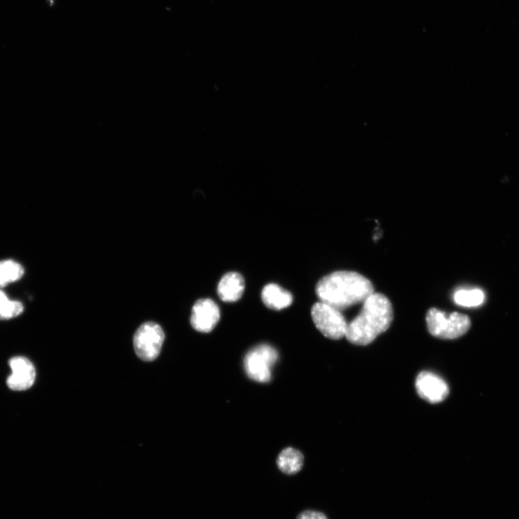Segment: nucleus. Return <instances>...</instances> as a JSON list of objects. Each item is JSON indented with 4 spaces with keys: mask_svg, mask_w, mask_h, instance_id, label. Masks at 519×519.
<instances>
[{
    "mask_svg": "<svg viewBox=\"0 0 519 519\" xmlns=\"http://www.w3.org/2000/svg\"><path fill=\"white\" fill-rule=\"evenodd\" d=\"M277 464L280 471L286 475H295L303 467L304 457L300 451L286 448L279 455Z\"/></svg>",
    "mask_w": 519,
    "mask_h": 519,
    "instance_id": "12",
    "label": "nucleus"
},
{
    "mask_svg": "<svg viewBox=\"0 0 519 519\" xmlns=\"http://www.w3.org/2000/svg\"><path fill=\"white\" fill-rule=\"evenodd\" d=\"M220 319L218 305L210 299L198 300L192 309L191 323L200 332H210Z\"/></svg>",
    "mask_w": 519,
    "mask_h": 519,
    "instance_id": "8",
    "label": "nucleus"
},
{
    "mask_svg": "<svg viewBox=\"0 0 519 519\" xmlns=\"http://www.w3.org/2000/svg\"><path fill=\"white\" fill-rule=\"evenodd\" d=\"M24 307L19 301L11 300L0 288V320H10L24 312Z\"/></svg>",
    "mask_w": 519,
    "mask_h": 519,
    "instance_id": "15",
    "label": "nucleus"
},
{
    "mask_svg": "<svg viewBox=\"0 0 519 519\" xmlns=\"http://www.w3.org/2000/svg\"><path fill=\"white\" fill-rule=\"evenodd\" d=\"M416 387L419 396L431 403L444 401L449 392L445 381L430 372H423L418 374Z\"/></svg>",
    "mask_w": 519,
    "mask_h": 519,
    "instance_id": "9",
    "label": "nucleus"
},
{
    "mask_svg": "<svg viewBox=\"0 0 519 519\" xmlns=\"http://www.w3.org/2000/svg\"><path fill=\"white\" fill-rule=\"evenodd\" d=\"M374 293L372 283L353 272H336L323 277L316 286L320 302L342 310L364 303Z\"/></svg>",
    "mask_w": 519,
    "mask_h": 519,
    "instance_id": "1",
    "label": "nucleus"
},
{
    "mask_svg": "<svg viewBox=\"0 0 519 519\" xmlns=\"http://www.w3.org/2000/svg\"><path fill=\"white\" fill-rule=\"evenodd\" d=\"M454 300L457 305L462 307H478L484 303L485 294L481 289H462L455 293Z\"/></svg>",
    "mask_w": 519,
    "mask_h": 519,
    "instance_id": "14",
    "label": "nucleus"
},
{
    "mask_svg": "<svg viewBox=\"0 0 519 519\" xmlns=\"http://www.w3.org/2000/svg\"><path fill=\"white\" fill-rule=\"evenodd\" d=\"M426 323L428 331L442 339H455L465 335L471 326L467 315L458 312L447 314L437 308L427 311Z\"/></svg>",
    "mask_w": 519,
    "mask_h": 519,
    "instance_id": "3",
    "label": "nucleus"
},
{
    "mask_svg": "<svg viewBox=\"0 0 519 519\" xmlns=\"http://www.w3.org/2000/svg\"><path fill=\"white\" fill-rule=\"evenodd\" d=\"M312 318L323 335L332 340H338L346 335L349 323L341 310L319 302L312 308Z\"/></svg>",
    "mask_w": 519,
    "mask_h": 519,
    "instance_id": "4",
    "label": "nucleus"
},
{
    "mask_svg": "<svg viewBox=\"0 0 519 519\" xmlns=\"http://www.w3.org/2000/svg\"><path fill=\"white\" fill-rule=\"evenodd\" d=\"M9 365L12 374L7 379V385L14 391H24L31 388L36 379V370L31 360L25 357L11 358Z\"/></svg>",
    "mask_w": 519,
    "mask_h": 519,
    "instance_id": "7",
    "label": "nucleus"
},
{
    "mask_svg": "<svg viewBox=\"0 0 519 519\" xmlns=\"http://www.w3.org/2000/svg\"><path fill=\"white\" fill-rule=\"evenodd\" d=\"M164 341L165 333L159 325L145 323L134 335V350L145 362H152L159 356Z\"/></svg>",
    "mask_w": 519,
    "mask_h": 519,
    "instance_id": "6",
    "label": "nucleus"
},
{
    "mask_svg": "<svg viewBox=\"0 0 519 519\" xmlns=\"http://www.w3.org/2000/svg\"><path fill=\"white\" fill-rule=\"evenodd\" d=\"M297 519H328V518L321 511L305 510L298 516Z\"/></svg>",
    "mask_w": 519,
    "mask_h": 519,
    "instance_id": "16",
    "label": "nucleus"
},
{
    "mask_svg": "<svg viewBox=\"0 0 519 519\" xmlns=\"http://www.w3.org/2000/svg\"><path fill=\"white\" fill-rule=\"evenodd\" d=\"M277 351L268 345L258 346L245 356L244 365L248 377L258 382H268L277 362Z\"/></svg>",
    "mask_w": 519,
    "mask_h": 519,
    "instance_id": "5",
    "label": "nucleus"
},
{
    "mask_svg": "<svg viewBox=\"0 0 519 519\" xmlns=\"http://www.w3.org/2000/svg\"><path fill=\"white\" fill-rule=\"evenodd\" d=\"M244 287L242 276L236 272H230L220 280L217 288L218 295L223 302H235L242 298Z\"/></svg>",
    "mask_w": 519,
    "mask_h": 519,
    "instance_id": "10",
    "label": "nucleus"
},
{
    "mask_svg": "<svg viewBox=\"0 0 519 519\" xmlns=\"http://www.w3.org/2000/svg\"><path fill=\"white\" fill-rule=\"evenodd\" d=\"M261 298L267 307L275 310L285 309L293 302L291 293L275 284H268L263 288Z\"/></svg>",
    "mask_w": 519,
    "mask_h": 519,
    "instance_id": "11",
    "label": "nucleus"
},
{
    "mask_svg": "<svg viewBox=\"0 0 519 519\" xmlns=\"http://www.w3.org/2000/svg\"><path fill=\"white\" fill-rule=\"evenodd\" d=\"M24 273V267L13 260L0 261V288L19 281Z\"/></svg>",
    "mask_w": 519,
    "mask_h": 519,
    "instance_id": "13",
    "label": "nucleus"
},
{
    "mask_svg": "<svg viewBox=\"0 0 519 519\" xmlns=\"http://www.w3.org/2000/svg\"><path fill=\"white\" fill-rule=\"evenodd\" d=\"M393 309L389 299L380 293H373L363 303L357 317L349 323L346 337L349 342L367 346L390 327Z\"/></svg>",
    "mask_w": 519,
    "mask_h": 519,
    "instance_id": "2",
    "label": "nucleus"
}]
</instances>
